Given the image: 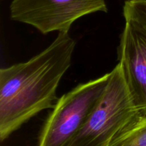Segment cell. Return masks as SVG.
Segmentation results:
<instances>
[{
  "label": "cell",
  "instance_id": "6da1fadb",
  "mask_svg": "<svg viewBox=\"0 0 146 146\" xmlns=\"http://www.w3.org/2000/svg\"><path fill=\"white\" fill-rule=\"evenodd\" d=\"M75 40L59 32L46 48L25 62L0 70V140L41 111L54 108L58 84L71 64Z\"/></svg>",
  "mask_w": 146,
  "mask_h": 146
},
{
  "label": "cell",
  "instance_id": "7a4b0ae2",
  "mask_svg": "<svg viewBox=\"0 0 146 146\" xmlns=\"http://www.w3.org/2000/svg\"><path fill=\"white\" fill-rule=\"evenodd\" d=\"M140 117L118 63L84 126L67 146H110Z\"/></svg>",
  "mask_w": 146,
  "mask_h": 146
},
{
  "label": "cell",
  "instance_id": "3957f363",
  "mask_svg": "<svg viewBox=\"0 0 146 146\" xmlns=\"http://www.w3.org/2000/svg\"><path fill=\"white\" fill-rule=\"evenodd\" d=\"M110 72L78 84L58 98L48 115L38 146H67L78 134L102 96Z\"/></svg>",
  "mask_w": 146,
  "mask_h": 146
},
{
  "label": "cell",
  "instance_id": "277c9868",
  "mask_svg": "<svg viewBox=\"0 0 146 146\" xmlns=\"http://www.w3.org/2000/svg\"><path fill=\"white\" fill-rule=\"evenodd\" d=\"M10 17L43 34L68 32L81 17L98 11L108 12L105 0H12Z\"/></svg>",
  "mask_w": 146,
  "mask_h": 146
},
{
  "label": "cell",
  "instance_id": "5b68a950",
  "mask_svg": "<svg viewBox=\"0 0 146 146\" xmlns=\"http://www.w3.org/2000/svg\"><path fill=\"white\" fill-rule=\"evenodd\" d=\"M118 58L131 96L141 117H146V30L125 21Z\"/></svg>",
  "mask_w": 146,
  "mask_h": 146
},
{
  "label": "cell",
  "instance_id": "8992f818",
  "mask_svg": "<svg viewBox=\"0 0 146 146\" xmlns=\"http://www.w3.org/2000/svg\"><path fill=\"white\" fill-rule=\"evenodd\" d=\"M110 146H146V117H140L115 138Z\"/></svg>",
  "mask_w": 146,
  "mask_h": 146
},
{
  "label": "cell",
  "instance_id": "52a82bcc",
  "mask_svg": "<svg viewBox=\"0 0 146 146\" xmlns=\"http://www.w3.org/2000/svg\"><path fill=\"white\" fill-rule=\"evenodd\" d=\"M123 12L125 21L146 30V0L125 1Z\"/></svg>",
  "mask_w": 146,
  "mask_h": 146
},
{
  "label": "cell",
  "instance_id": "ba28073f",
  "mask_svg": "<svg viewBox=\"0 0 146 146\" xmlns=\"http://www.w3.org/2000/svg\"><path fill=\"white\" fill-rule=\"evenodd\" d=\"M125 1H129V0H125Z\"/></svg>",
  "mask_w": 146,
  "mask_h": 146
}]
</instances>
